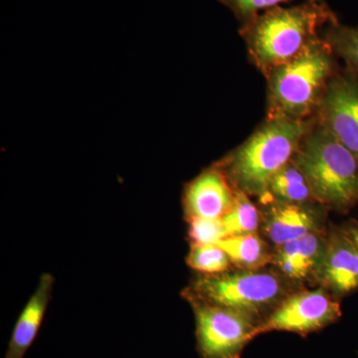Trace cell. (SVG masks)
I'll use <instances>...</instances> for the list:
<instances>
[{
	"label": "cell",
	"mask_w": 358,
	"mask_h": 358,
	"mask_svg": "<svg viewBox=\"0 0 358 358\" xmlns=\"http://www.w3.org/2000/svg\"><path fill=\"white\" fill-rule=\"evenodd\" d=\"M324 286L338 294L358 289V252L343 230L327 240L324 258L317 271Z\"/></svg>",
	"instance_id": "cell-9"
},
{
	"label": "cell",
	"mask_w": 358,
	"mask_h": 358,
	"mask_svg": "<svg viewBox=\"0 0 358 358\" xmlns=\"http://www.w3.org/2000/svg\"><path fill=\"white\" fill-rule=\"evenodd\" d=\"M327 40L334 54L343 58L350 72L358 78V28L334 23Z\"/></svg>",
	"instance_id": "cell-17"
},
{
	"label": "cell",
	"mask_w": 358,
	"mask_h": 358,
	"mask_svg": "<svg viewBox=\"0 0 358 358\" xmlns=\"http://www.w3.org/2000/svg\"><path fill=\"white\" fill-rule=\"evenodd\" d=\"M327 242L317 231H313L300 239L279 246L274 262L289 279H305L319 268Z\"/></svg>",
	"instance_id": "cell-12"
},
{
	"label": "cell",
	"mask_w": 358,
	"mask_h": 358,
	"mask_svg": "<svg viewBox=\"0 0 358 358\" xmlns=\"http://www.w3.org/2000/svg\"><path fill=\"white\" fill-rule=\"evenodd\" d=\"M343 231L345 236L350 239V241L352 242L353 246H355V248L358 252V223L355 222V221H352V222L348 223L343 228Z\"/></svg>",
	"instance_id": "cell-21"
},
{
	"label": "cell",
	"mask_w": 358,
	"mask_h": 358,
	"mask_svg": "<svg viewBox=\"0 0 358 358\" xmlns=\"http://www.w3.org/2000/svg\"><path fill=\"white\" fill-rule=\"evenodd\" d=\"M196 322L197 348L202 358H241L260 322L248 313L192 301Z\"/></svg>",
	"instance_id": "cell-6"
},
{
	"label": "cell",
	"mask_w": 358,
	"mask_h": 358,
	"mask_svg": "<svg viewBox=\"0 0 358 358\" xmlns=\"http://www.w3.org/2000/svg\"><path fill=\"white\" fill-rule=\"evenodd\" d=\"M341 317V303L327 292H301L282 301L267 319L261 322L254 338L270 331H289L306 336L329 327Z\"/></svg>",
	"instance_id": "cell-7"
},
{
	"label": "cell",
	"mask_w": 358,
	"mask_h": 358,
	"mask_svg": "<svg viewBox=\"0 0 358 358\" xmlns=\"http://www.w3.org/2000/svg\"><path fill=\"white\" fill-rule=\"evenodd\" d=\"M230 263L226 252L216 244L193 245L187 257L190 267L206 275L222 274Z\"/></svg>",
	"instance_id": "cell-18"
},
{
	"label": "cell",
	"mask_w": 358,
	"mask_h": 358,
	"mask_svg": "<svg viewBox=\"0 0 358 358\" xmlns=\"http://www.w3.org/2000/svg\"><path fill=\"white\" fill-rule=\"evenodd\" d=\"M284 292L281 279L273 273L245 270L200 278L188 291V299L232 308L257 319L281 300Z\"/></svg>",
	"instance_id": "cell-5"
},
{
	"label": "cell",
	"mask_w": 358,
	"mask_h": 358,
	"mask_svg": "<svg viewBox=\"0 0 358 358\" xmlns=\"http://www.w3.org/2000/svg\"><path fill=\"white\" fill-rule=\"evenodd\" d=\"M235 192L220 171L200 174L186 189L185 208L189 218H222L234 204Z\"/></svg>",
	"instance_id": "cell-10"
},
{
	"label": "cell",
	"mask_w": 358,
	"mask_h": 358,
	"mask_svg": "<svg viewBox=\"0 0 358 358\" xmlns=\"http://www.w3.org/2000/svg\"><path fill=\"white\" fill-rule=\"evenodd\" d=\"M216 245L226 252L231 263L246 271H257L271 260L267 245L256 233L229 235Z\"/></svg>",
	"instance_id": "cell-14"
},
{
	"label": "cell",
	"mask_w": 358,
	"mask_h": 358,
	"mask_svg": "<svg viewBox=\"0 0 358 358\" xmlns=\"http://www.w3.org/2000/svg\"><path fill=\"white\" fill-rule=\"evenodd\" d=\"M271 194L279 203L303 204L313 199L305 174L293 160L280 169L271 179L266 195Z\"/></svg>",
	"instance_id": "cell-15"
},
{
	"label": "cell",
	"mask_w": 358,
	"mask_h": 358,
	"mask_svg": "<svg viewBox=\"0 0 358 358\" xmlns=\"http://www.w3.org/2000/svg\"><path fill=\"white\" fill-rule=\"evenodd\" d=\"M234 13L239 20L247 21L260 11L268 10L289 0H219Z\"/></svg>",
	"instance_id": "cell-20"
},
{
	"label": "cell",
	"mask_w": 358,
	"mask_h": 358,
	"mask_svg": "<svg viewBox=\"0 0 358 358\" xmlns=\"http://www.w3.org/2000/svg\"><path fill=\"white\" fill-rule=\"evenodd\" d=\"M308 129L301 120L271 117L229 159L228 174L237 189L264 196L273 176L293 159Z\"/></svg>",
	"instance_id": "cell-3"
},
{
	"label": "cell",
	"mask_w": 358,
	"mask_h": 358,
	"mask_svg": "<svg viewBox=\"0 0 358 358\" xmlns=\"http://www.w3.org/2000/svg\"><path fill=\"white\" fill-rule=\"evenodd\" d=\"M320 124L358 159V78L352 72L334 75L320 100Z\"/></svg>",
	"instance_id": "cell-8"
},
{
	"label": "cell",
	"mask_w": 358,
	"mask_h": 358,
	"mask_svg": "<svg viewBox=\"0 0 358 358\" xmlns=\"http://www.w3.org/2000/svg\"><path fill=\"white\" fill-rule=\"evenodd\" d=\"M292 160L317 201L343 212L358 203V159L326 127L308 129Z\"/></svg>",
	"instance_id": "cell-2"
},
{
	"label": "cell",
	"mask_w": 358,
	"mask_h": 358,
	"mask_svg": "<svg viewBox=\"0 0 358 358\" xmlns=\"http://www.w3.org/2000/svg\"><path fill=\"white\" fill-rule=\"evenodd\" d=\"M222 221L228 236L256 233L259 227V212L255 205L250 201L248 194L237 189L234 204L223 216Z\"/></svg>",
	"instance_id": "cell-16"
},
{
	"label": "cell",
	"mask_w": 358,
	"mask_h": 358,
	"mask_svg": "<svg viewBox=\"0 0 358 358\" xmlns=\"http://www.w3.org/2000/svg\"><path fill=\"white\" fill-rule=\"evenodd\" d=\"M189 238L193 245L216 244L228 236L222 218H189Z\"/></svg>",
	"instance_id": "cell-19"
},
{
	"label": "cell",
	"mask_w": 358,
	"mask_h": 358,
	"mask_svg": "<svg viewBox=\"0 0 358 358\" xmlns=\"http://www.w3.org/2000/svg\"><path fill=\"white\" fill-rule=\"evenodd\" d=\"M317 220L301 204L278 203L271 208L265 232L273 243L281 246L315 231Z\"/></svg>",
	"instance_id": "cell-13"
},
{
	"label": "cell",
	"mask_w": 358,
	"mask_h": 358,
	"mask_svg": "<svg viewBox=\"0 0 358 358\" xmlns=\"http://www.w3.org/2000/svg\"><path fill=\"white\" fill-rule=\"evenodd\" d=\"M327 22H336L331 10L319 0H310L257 14L245 21L242 32L254 62L268 74L319 38Z\"/></svg>",
	"instance_id": "cell-1"
},
{
	"label": "cell",
	"mask_w": 358,
	"mask_h": 358,
	"mask_svg": "<svg viewBox=\"0 0 358 358\" xmlns=\"http://www.w3.org/2000/svg\"><path fill=\"white\" fill-rule=\"evenodd\" d=\"M334 52L320 37L299 55L268 73L271 117L301 120L320 106L334 76Z\"/></svg>",
	"instance_id": "cell-4"
},
{
	"label": "cell",
	"mask_w": 358,
	"mask_h": 358,
	"mask_svg": "<svg viewBox=\"0 0 358 358\" xmlns=\"http://www.w3.org/2000/svg\"><path fill=\"white\" fill-rule=\"evenodd\" d=\"M54 278L44 274L16 322L6 358H22L32 345L50 301Z\"/></svg>",
	"instance_id": "cell-11"
}]
</instances>
